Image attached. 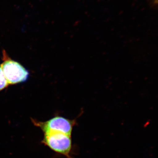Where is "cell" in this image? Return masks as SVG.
Here are the masks:
<instances>
[{"instance_id": "3", "label": "cell", "mask_w": 158, "mask_h": 158, "mask_svg": "<svg viewBox=\"0 0 158 158\" xmlns=\"http://www.w3.org/2000/svg\"><path fill=\"white\" fill-rule=\"evenodd\" d=\"M33 123L44 132H57L71 136L74 127L77 124L75 119H70L57 116L47 121L40 122L32 119Z\"/></svg>"}, {"instance_id": "1", "label": "cell", "mask_w": 158, "mask_h": 158, "mask_svg": "<svg viewBox=\"0 0 158 158\" xmlns=\"http://www.w3.org/2000/svg\"><path fill=\"white\" fill-rule=\"evenodd\" d=\"M2 70L9 85L24 82L28 79V71L19 62L11 59L5 50L2 51Z\"/></svg>"}, {"instance_id": "2", "label": "cell", "mask_w": 158, "mask_h": 158, "mask_svg": "<svg viewBox=\"0 0 158 158\" xmlns=\"http://www.w3.org/2000/svg\"><path fill=\"white\" fill-rule=\"evenodd\" d=\"M42 142L55 152L67 158H73L71 156L72 149L71 136L57 132H47L44 133Z\"/></svg>"}, {"instance_id": "5", "label": "cell", "mask_w": 158, "mask_h": 158, "mask_svg": "<svg viewBox=\"0 0 158 158\" xmlns=\"http://www.w3.org/2000/svg\"><path fill=\"white\" fill-rule=\"evenodd\" d=\"M156 1L157 2H158V0H156Z\"/></svg>"}, {"instance_id": "4", "label": "cell", "mask_w": 158, "mask_h": 158, "mask_svg": "<svg viewBox=\"0 0 158 158\" xmlns=\"http://www.w3.org/2000/svg\"><path fill=\"white\" fill-rule=\"evenodd\" d=\"M9 85L0 65V91L8 87Z\"/></svg>"}]
</instances>
